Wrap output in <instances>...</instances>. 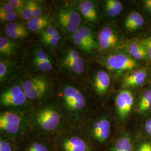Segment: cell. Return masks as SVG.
<instances>
[{
  "instance_id": "cell-12",
  "label": "cell",
  "mask_w": 151,
  "mask_h": 151,
  "mask_svg": "<svg viewBox=\"0 0 151 151\" xmlns=\"http://www.w3.org/2000/svg\"><path fill=\"white\" fill-rule=\"evenodd\" d=\"M27 63L33 70L44 73L53 70V60L48 53L39 45L32 46L27 54Z\"/></svg>"
},
{
  "instance_id": "cell-3",
  "label": "cell",
  "mask_w": 151,
  "mask_h": 151,
  "mask_svg": "<svg viewBox=\"0 0 151 151\" xmlns=\"http://www.w3.org/2000/svg\"><path fill=\"white\" fill-rule=\"evenodd\" d=\"M114 119L106 109H99L93 111L80 127L97 151H105L119 129Z\"/></svg>"
},
{
  "instance_id": "cell-20",
  "label": "cell",
  "mask_w": 151,
  "mask_h": 151,
  "mask_svg": "<svg viewBox=\"0 0 151 151\" xmlns=\"http://www.w3.org/2000/svg\"><path fill=\"white\" fill-rule=\"evenodd\" d=\"M6 35L12 40H21L27 38L29 32L27 25L19 22H12L6 24L4 27Z\"/></svg>"
},
{
  "instance_id": "cell-30",
  "label": "cell",
  "mask_w": 151,
  "mask_h": 151,
  "mask_svg": "<svg viewBox=\"0 0 151 151\" xmlns=\"http://www.w3.org/2000/svg\"><path fill=\"white\" fill-rule=\"evenodd\" d=\"M17 143L15 140L0 135V151H17Z\"/></svg>"
},
{
  "instance_id": "cell-24",
  "label": "cell",
  "mask_w": 151,
  "mask_h": 151,
  "mask_svg": "<svg viewBox=\"0 0 151 151\" xmlns=\"http://www.w3.org/2000/svg\"><path fill=\"white\" fill-rule=\"evenodd\" d=\"M77 32L85 39L93 52L99 49L98 40L91 26L86 24H82Z\"/></svg>"
},
{
  "instance_id": "cell-31",
  "label": "cell",
  "mask_w": 151,
  "mask_h": 151,
  "mask_svg": "<svg viewBox=\"0 0 151 151\" xmlns=\"http://www.w3.org/2000/svg\"><path fill=\"white\" fill-rule=\"evenodd\" d=\"M62 39V37L60 32L53 36L47 38H40V40L42 44L48 48H56L59 45Z\"/></svg>"
},
{
  "instance_id": "cell-26",
  "label": "cell",
  "mask_w": 151,
  "mask_h": 151,
  "mask_svg": "<svg viewBox=\"0 0 151 151\" xmlns=\"http://www.w3.org/2000/svg\"><path fill=\"white\" fill-rule=\"evenodd\" d=\"M132 129L134 136V151H151V138Z\"/></svg>"
},
{
  "instance_id": "cell-38",
  "label": "cell",
  "mask_w": 151,
  "mask_h": 151,
  "mask_svg": "<svg viewBox=\"0 0 151 151\" xmlns=\"http://www.w3.org/2000/svg\"><path fill=\"white\" fill-rule=\"evenodd\" d=\"M7 1L14 9L17 14L23 9L27 2L26 0H9Z\"/></svg>"
},
{
  "instance_id": "cell-15",
  "label": "cell",
  "mask_w": 151,
  "mask_h": 151,
  "mask_svg": "<svg viewBox=\"0 0 151 151\" xmlns=\"http://www.w3.org/2000/svg\"><path fill=\"white\" fill-rule=\"evenodd\" d=\"M134 136L128 127L119 128L105 151H134Z\"/></svg>"
},
{
  "instance_id": "cell-5",
  "label": "cell",
  "mask_w": 151,
  "mask_h": 151,
  "mask_svg": "<svg viewBox=\"0 0 151 151\" xmlns=\"http://www.w3.org/2000/svg\"><path fill=\"white\" fill-rule=\"evenodd\" d=\"M28 112L12 110H1L0 113V134L17 142L30 130L27 118Z\"/></svg>"
},
{
  "instance_id": "cell-19",
  "label": "cell",
  "mask_w": 151,
  "mask_h": 151,
  "mask_svg": "<svg viewBox=\"0 0 151 151\" xmlns=\"http://www.w3.org/2000/svg\"><path fill=\"white\" fill-rule=\"evenodd\" d=\"M148 78L147 68H138L129 72L124 77L122 81L123 88H129L144 85Z\"/></svg>"
},
{
  "instance_id": "cell-18",
  "label": "cell",
  "mask_w": 151,
  "mask_h": 151,
  "mask_svg": "<svg viewBox=\"0 0 151 151\" xmlns=\"http://www.w3.org/2000/svg\"><path fill=\"white\" fill-rule=\"evenodd\" d=\"M133 115L141 121L151 115V88H147L136 97Z\"/></svg>"
},
{
  "instance_id": "cell-41",
  "label": "cell",
  "mask_w": 151,
  "mask_h": 151,
  "mask_svg": "<svg viewBox=\"0 0 151 151\" xmlns=\"http://www.w3.org/2000/svg\"><path fill=\"white\" fill-rule=\"evenodd\" d=\"M144 9L146 11L151 15V0H145L142 1Z\"/></svg>"
},
{
  "instance_id": "cell-23",
  "label": "cell",
  "mask_w": 151,
  "mask_h": 151,
  "mask_svg": "<svg viewBox=\"0 0 151 151\" xmlns=\"http://www.w3.org/2000/svg\"><path fill=\"white\" fill-rule=\"evenodd\" d=\"M124 9L123 4L118 0H105L103 2V10L105 15L112 19L119 15Z\"/></svg>"
},
{
  "instance_id": "cell-11",
  "label": "cell",
  "mask_w": 151,
  "mask_h": 151,
  "mask_svg": "<svg viewBox=\"0 0 151 151\" xmlns=\"http://www.w3.org/2000/svg\"><path fill=\"white\" fill-rule=\"evenodd\" d=\"M102 65L109 70L116 72H132L139 67L138 61L133 59L127 52H115L108 54L101 60Z\"/></svg>"
},
{
  "instance_id": "cell-14",
  "label": "cell",
  "mask_w": 151,
  "mask_h": 151,
  "mask_svg": "<svg viewBox=\"0 0 151 151\" xmlns=\"http://www.w3.org/2000/svg\"><path fill=\"white\" fill-rule=\"evenodd\" d=\"M17 151H53L48 138L30 130L17 142Z\"/></svg>"
},
{
  "instance_id": "cell-8",
  "label": "cell",
  "mask_w": 151,
  "mask_h": 151,
  "mask_svg": "<svg viewBox=\"0 0 151 151\" xmlns=\"http://www.w3.org/2000/svg\"><path fill=\"white\" fill-rule=\"evenodd\" d=\"M0 105L1 110H12L22 112H28L33 107L20 83L9 85L1 91Z\"/></svg>"
},
{
  "instance_id": "cell-35",
  "label": "cell",
  "mask_w": 151,
  "mask_h": 151,
  "mask_svg": "<svg viewBox=\"0 0 151 151\" xmlns=\"http://www.w3.org/2000/svg\"><path fill=\"white\" fill-rule=\"evenodd\" d=\"M60 33V31L56 28V27H54L53 25H51L45 29L39 34V38H44L53 36Z\"/></svg>"
},
{
  "instance_id": "cell-21",
  "label": "cell",
  "mask_w": 151,
  "mask_h": 151,
  "mask_svg": "<svg viewBox=\"0 0 151 151\" xmlns=\"http://www.w3.org/2000/svg\"><path fill=\"white\" fill-rule=\"evenodd\" d=\"M53 22H54L53 15L46 13L27 21V27L30 32L40 33L46 27L52 25Z\"/></svg>"
},
{
  "instance_id": "cell-9",
  "label": "cell",
  "mask_w": 151,
  "mask_h": 151,
  "mask_svg": "<svg viewBox=\"0 0 151 151\" xmlns=\"http://www.w3.org/2000/svg\"><path fill=\"white\" fill-rule=\"evenodd\" d=\"M57 65L65 74L73 77L81 76L86 68L84 58L76 49L70 46H65L59 50Z\"/></svg>"
},
{
  "instance_id": "cell-25",
  "label": "cell",
  "mask_w": 151,
  "mask_h": 151,
  "mask_svg": "<svg viewBox=\"0 0 151 151\" xmlns=\"http://www.w3.org/2000/svg\"><path fill=\"white\" fill-rule=\"evenodd\" d=\"M18 46L16 42L7 37H0V55L1 57L9 58L16 54Z\"/></svg>"
},
{
  "instance_id": "cell-2",
  "label": "cell",
  "mask_w": 151,
  "mask_h": 151,
  "mask_svg": "<svg viewBox=\"0 0 151 151\" xmlns=\"http://www.w3.org/2000/svg\"><path fill=\"white\" fill-rule=\"evenodd\" d=\"M30 130L49 138L68 125L52 99L34 106L27 113Z\"/></svg>"
},
{
  "instance_id": "cell-27",
  "label": "cell",
  "mask_w": 151,
  "mask_h": 151,
  "mask_svg": "<svg viewBox=\"0 0 151 151\" xmlns=\"http://www.w3.org/2000/svg\"><path fill=\"white\" fill-rule=\"evenodd\" d=\"M16 64L10 60L1 59L0 60V82L3 83L7 81L15 70Z\"/></svg>"
},
{
  "instance_id": "cell-33",
  "label": "cell",
  "mask_w": 151,
  "mask_h": 151,
  "mask_svg": "<svg viewBox=\"0 0 151 151\" xmlns=\"http://www.w3.org/2000/svg\"><path fill=\"white\" fill-rule=\"evenodd\" d=\"M140 15V13H139L138 12L133 11L130 12L127 15L125 19L124 23V27L127 31H128L130 27L135 22Z\"/></svg>"
},
{
  "instance_id": "cell-32",
  "label": "cell",
  "mask_w": 151,
  "mask_h": 151,
  "mask_svg": "<svg viewBox=\"0 0 151 151\" xmlns=\"http://www.w3.org/2000/svg\"><path fill=\"white\" fill-rule=\"evenodd\" d=\"M29 2L32 12V18L37 16H41L44 14H46L45 12L44 6L42 1L36 0H29Z\"/></svg>"
},
{
  "instance_id": "cell-4",
  "label": "cell",
  "mask_w": 151,
  "mask_h": 151,
  "mask_svg": "<svg viewBox=\"0 0 151 151\" xmlns=\"http://www.w3.org/2000/svg\"><path fill=\"white\" fill-rule=\"evenodd\" d=\"M48 139L53 151H97L78 126L68 124Z\"/></svg>"
},
{
  "instance_id": "cell-22",
  "label": "cell",
  "mask_w": 151,
  "mask_h": 151,
  "mask_svg": "<svg viewBox=\"0 0 151 151\" xmlns=\"http://www.w3.org/2000/svg\"><path fill=\"white\" fill-rule=\"evenodd\" d=\"M126 50L128 54L137 61L150 60L146 49L139 39L129 42L126 45Z\"/></svg>"
},
{
  "instance_id": "cell-16",
  "label": "cell",
  "mask_w": 151,
  "mask_h": 151,
  "mask_svg": "<svg viewBox=\"0 0 151 151\" xmlns=\"http://www.w3.org/2000/svg\"><path fill=\"white\" fill-rule=\"evenodd\" d=\"M92 90L95 95L101 99L108 95L111 86V77L108 71L98 68L93 72L91 81Z\"/></svg>"
},
{
  "instance_id": "cell-6",
  "label": "cell",
  "mask_w": 151,
  "mask_h": 151,
  "mask_svg": "<svg viewBox=\"0 0 151 151\" xmlns=\"http://www.w3.org/2000/svg\"><path fill=\"white\" fill-rule=\"evenodd\" d=\"M20 84L33 106L50 99L55 91L53 82L46 76L25 78Z\"/></svg>"
},
{
  "instance_id": "cell-39",
  "label": "cell",
  "mask_w": 151,
  "mask_h": 151,
  "mask_svg": "<svg viewBox=\"0 0 151 151\" xmlns=\"http://www.w3.org/2000/svg\"><path fill=\"white\" fill-rule=\"evenodd\" d=\"M144 24H145V19L143 16L140 14L135 22L132 25L131 27H130L129 29L128 30V32H134L137 30L138 29H140V27H142L144 25Z\"/></svg>"
},
{
  "instance_id": "cell-40",
  "label": "cell",
  "mask_w": 151,
  "mask_h": 151,
  "mask_svg": "<svg viewBox=\"0 0 151 151\" xmlns=\"http://www.w3.org/2000/svg\"><path fill=\"white\" fill-rule=\"evenodd\" d=\"M15 10L12 7V6L9 3V2L7 1L5 2H2L1 3L0 6V13H10L14 12Z\"/></svg>"
},
{
  "instance_id": "cell-37",
  "label": "cell",
  "mask_w": 151,
  "mask_h": 151,
  "mask_svg": "<svg viewBox=\"0 0 151 151\" xmlns=\"http://www.w3.org/2000/svg\"><path fill=\"white\" fill-rule=\"evenodd\" d=\"M139 40L143 45L149 60L151 61V35H149L145 38H140Z\"/></svg>"
},
{
  "instance_id": "cell-29",
  "label": "cell",
  "mask_w": 151,
  "mask_h": 151,
  "mask_svg": "<svg viewBox=\"0 0 151 151\" xmlns=\"http://www.w3.org/2000/svg\"><path fill=\"white\" fill-rule=\"evenodd\" d=\"M133 129L141 134L151 138V115L142 120L139 125Z\"/></svg>"
},
{
  "instance_id": "cell-17",
  "label": "cell",
  "mask_w": 151,
  "mask_h": 151,
  "mask_svg": "<svg viewBox=\"0 0 151 151\" xmlns=\"http://www.w3.org/2000/svg\"><path fill=\"white\" fill-rule=\"evenodd\" d=\"M72 4L88 24H95L99 21V9L96 1L80 0L75 1Z\"/></svg>"
},
{
  "instance_id": "cell-7",
  "label": "cell",
  "mask_w": 151,
  "mask_h": 151,
  "mask_svg": "<svg viewBox=\"0 0 151 151\" xmlns=\"http://www.w3.org/2000/svg\"><path fill=\"white\" fill-rule=\"evenodd\" d=\"M135 95L129 88H123L115 95L114 100V116L119 128L128 127L133 115Z\"/></svg>"
},
{
  "instance_id": "cell-28",
  "label": "cell",
  "mask_w": 151,
  "mask_h": 151,
  "mask_svg": "<svg viewBox=\"0 0 151 151\" xmlns=\"http://www.w3.org/2000/svg\"><path fill=\"white\" fill-rule=\"evenodd\" d=\"M71 38L76 47L85 54H91L93 52L88 44L86 42L78 32L74 33L71 36Z\"/></svg>"
},
{
  "instance_id": "cell-34",
  "label": "cell",
  "mask_w": 151,
  "mask_h": 151,
  "mask_svg": "<svg viewBox=\"0 0 151 151\" xmlns=\"http://www.w3.org/2000/svg\"><path fill=\"white\" fill-rule=\"evenodd\" d=\"M18 15L20 16L24 20L29 21L32 18V12L29 4V0L27 1L26 4L21 11L18 13Z\"/></svg>"
},
{
  "instance_id": "cell-1",
  "label": "cell",
  "mask_w": 151,
  "mask_h": 151,
  "mask_svg": "<svg viewBox=\"0 0 151 151\" xmlns=\"http://www.w3.org/2000/svg\"><path fill=\"white\" fill-rule=\"evenodd\" d=\"M52 98L67 124L80 127L93 110L82 91L70 83L60 84Z\"/></svg>"
},
{
  "instance_id": "cell-36",
  "label": "cell",
  "mask_w": 151,
  "mask_h": 151,
  "mask_svg": "<svg viewBox=\"0 0 151 151\" xmlns=\"http://www.w3.org/2000/svg\"><path fill=\"white\" fill-rule=\"evenodd\" d=\"M17 16L19 15L16 11L6 14L0 13V20L1 22L10 23L14 22Z\"/></svg>"
},
{
  "instance_id": "cell-10",
  "label": "cell",
  "mask_w": 151,
  "mask_h": 151,
  "mask_svg": "<svg viewBox=\"0 0 151 151\" xmlns=\"http://www.w3.org/2000/svg\"><path fill=\"white\" fill-rule=\"evenodd\" d=\"M53 19L55 27L70 36L82 25V16L72 4L60 6L54 11Z\"/></svg>"
},
{
  "instance_id": "cell-13",
  "label": "cell",
  "mask_w": 151,
  "mask_h": 151,
  "mask_svg": "<svg viewBox=\"0 0 151 151\" xmlns=\"http://www.w3.org/2000/svg\"><path fill=\"white\" fill-rule=\"evenodd\" d=\"M97 40L99 49L105 52L115 50L123 43L122 33L113 25H107L101 28Z\"/></svg>"
}]
</instances>
